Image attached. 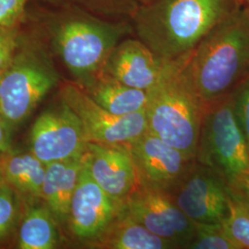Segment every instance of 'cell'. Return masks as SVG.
<instances>
[{
  "instance_id": "1",
  "label": "cell",
  "mask_w": 249,
  "mask_h": 249,
  "mask_svg": "<svg viewBox=\"0 0 249 249\" xmlns=\"http://www.w3.org/2000/svg\"><path fill=\"white\" fill-rule=\"evenodd\" d=\"M29 3L24 23L82 88L102 73L116 45L133 36L131 19H109L73 7Z\"/></svg>"
},
{
  "instance_id": "2",
  "label": "cell",
  "mask_w": 249,
  "mask_h": 249,
  "mask_svg": "<svg viewBox=\"0 0 249 249\" xmlns=\"http://www.w3.org/2000/svg\"><path fill=\"white\" fill-rule=\"evenodd\" d=\"M182 71L205 107L230 95L249 76V9L238 6L181 58Z\"/></svg>"
},
{
  "instance_id": "3",
  "label": "cell",
  "mask_w": 249,
  "mask_h": 249,
  "mask_svg": "<svg viewBox=\"0 0 249 249\" xmlns=\"http://www.w3.org/2000/svg\"><path fill=\"white\" fill-rule=\"evenodd\" d=\"M238 6L235 0H152L131 18L133 36L163 61H176Z\"/></svg>"
},
{
  "instance_id": "4",
  "label": "cell",
  "mask_w": 249,
  "mask_h": 249,
  "mask_svg": "<svg viewBox=\"0 0 249 249\" xmlns=\"http://www.w3.org/2000/svg\"><path fill=\"white\" fill-rule=\"evenodd\" d=\"M205 108L183 74L181 58L167 62L157 84L148 90V131L194 160Z\"/></svg>"
},
{
  "instance_id": "5",
  "label": "cell",
  "mask_w": 249,
  "mask_h": 249,
  "mask_svg": "<svg viewBox=\"0 0 249 249\" xmlns=\"http://www.w3.org/2000/svg\"><path fill=\"white\" fill-rule=\"evenodd\" d=\"M59 84L51 53L23 22L14 56L0 77V112L15 127Z\"/></svg>"
},
{
  "instance_id": "6",
  "label": "cell",
  "mask_w": 249,
  "mask_h": 249,
  "mask_svg": "<svg viewBox=\"0 0 249 249\" xmlns=\"http://www.w3.org/2000/svg\"><path fill=\"white\" fill-rule=\"evenodd\" d=\"M195 160L230 186L249 176V149L234 114L231 95L205 108Z\"/></svg>"
},
{
  "instance_id": "7",
  "label": "cell",
  "mask_w": 249,
  "mask_h": 249,
  "mask_svg": "<svg viewBox=\"0 0 249 249\" xmlns=\"http://www.w3.org/2000/svg\"><path fill=\"white\" fill-rule=\"evenodd\" d=\"M59 96L79 116L88 142L127 145L148 130L145 110L125 116L112 114L74 81L63 82Z\"/></svg>"
},
{
  "instance_id": "8",
  "label": "cell",
  "mask_w": 249,
  "mask_h": 249,
  "mask_svg": "<svg viewBox=\"0 0 249 249\" xmlns=\"http://www.w3.org/2000/svg\"><path fill=\"white\" fill-rule=\"evenodd\" d=\"M123 203L136 221L177 249H187L194 237L195 223L178 208L168 192L136 181Z\"/></svg>"
},
{
  "instance_id": "9",
  "label": "cell",
  "mask_w": 249,
  "mask_h": 249,
  "mask_svg": "<svg viewBox=\"0 0 249 249\" xmlns=\"http://www.w3.org/2000/svg\"><path fill=\"white\" fill-rule=\"evenodd\" d=\"M32 151L47 164L81 157L88 141L77 114L63 99L37 117L30 134Z\"/></svg>"
},
{
  "instance_id": "10",
  "label": "cell",
  "mask_w": 249,
  "mask_h": 249,
  "mask_svg": "<svg viewBox=\"0 0 249 249\" xmlns=\"http://www.w3.org/2000/svg\"><path fill=\"white\" fill-rule=\"evenodd\" d=\"M169 194L178 208L195 223H221L228 213L226 183L214 171L195 160Z\"/></svg>"
},
{
  "instance_id": "11",
  "label": "cell",
  "mask_w": 249,
  "mask_h": 249,
  "mask_svg": "<svg viewBox=\"0 0 249 249\" xmlns=\"http://www.w3.org/2000/svg\"><path fill=\"white\" fill-rule=\"evenodd\" d=\"M122 204L123 201L112 198L91 178L83 154V163L67 223L72 236L89 247L107 230Z\"/></svg>"
},
{
  "instance_id": "12",
  "label": "cell",
  "mask_w": 249,
  "mask_h": 249,
  "mask_svg": "<svg viewBox=\"0 0 249 249\" xmlns=\"http://www.w3.org/2000/svg\"><path fill=\"white\" fill-rule=\"evenodd\" d=\"M126 146L133 160L136 181L168 193L193 162L182 151L148 130Z\"/></svg>"
},
{
  "instance_id": "13",
  "label": "cell",
  "mask_w": 249,
  "mask_h": 249,
  "mask_svg": "<svg viewBox=\"0 0 249 249\" xmlns=\"http://www.w3.org/2000/svg\"><path fill=\"white\" fill-rule=\"evenodd\" d=\"M166 63L139 38L130 36L113 49L102 73L127 86L148 91L160 80Z\"/></svg>"
},
{
  "instance_id": "14",
  "label": "cell",
  "mask_w": 249,
  "mask_h": 249,
  "mask_svg": "<svg viewBox=\"0 0 249 249\" xmlns=\"http://www.w3.org/2000/svg\"><path fill=\"white\" fill-rule=\"evenodd\" d=\"M84 159L99 187L116 201H124L136 183L135 166L127 146L88 142Z\"/></svg>"
},
{
  "instance_id": "15",
  "label": "cell",
  "mask_w": 249,
  "mask_h": 249,
  "mask_svg": "<svg viewBox=\"0 0 249 249\" xmlns=\"http://www.w3.org/2000/svg\"><path fill=\"white\" fill-rule=\"evenodd\" d=\"M83 163L81 157L46 164L42 199L58 224H67L72 196Z\"/></svg>"
},
{
  "instance_id": "16",
  "label": "cell",
  "mask_w": 249,
  "mask_h": 249,
  "mask_svg": "<svg viewBox=\"0 0 249 249\" xmlns=\"http://www.w3.org/2000/svg\"><path fill=\"white\" fill-rule=\"evenodd\" d=\"M90 248L108 249H177L170 241L152 233L136 221L124 203L107 230Z\"/></svg>"
},
{
  "instance_id": "17",
  "label": "cell",
  "mask_w": 249,
  "mask_h": 249,
  "mask_svg": "<svg viewBox=\"0 0 249 249\" xmlns=\"http://www.w3.org/2000/svg\"><path fill=\"white\" fill-rule=\"evenodd\" d=\"M3 179L13 187L27 203L42 199L46 164L31 151L0 156Z\"/></svg>"
},
{
  "instance_id": "18",
  "label": "cell",
  "mask_w": 249,
  "mask_h": 249,
  "mask_svg": "<svg viewBox=\"0 0 249 249\" xmlns=\"http://www.w3.org/2000/svg\"><path fill=\"white\" fill-rule=\"evenodd\" d=\"M83 89L99 106L117 116L144 111L148 103V91L127 86L104 73Z\"/></svg>"
},
{
  "instance_id": "19",
  "label": "cell",
  "mask_w": 249,
  "mask_h": 249,
  "mask_svg": "<svg viewBox=\"0 0 249 249\" xmlns=\"http://www.w3.org/2000/svg\"><path fill=\"white\" fill-rule=\"evenodd\" d=\"M57 225L45 202L43 205L31 203L19 226L18 249H55L59 242Z\"/></svg>"
},
{
  "instance_id": "20",
  "label": "cell",
  "mask_w": 249,
  "mask_h": 249,
  "mask_svg": "<svg viewBox=\"0 0 249 249\" xmlns=\"http://www.w3.org/2000/svg\"><path fill=\"white\" fill-rule=\"evenodd\" d=\"M48 7H73L109 19H131L139 8L137 0H30Z\"/></svg>"
},
{
  "instance_id": "21",
  "label": "cell",
  "mask_w": 249,
  "mask_h": 249,
  "mask_svg": "<svg viewBox=\"0 0 249 249\" xmlns=\"http://www.w3.org/2000/svg\"><path fill=\"white\" fill-rule=\"evenodd\" d=\"M223 228L239 249H249V210L229 194L228 213Z\"/></svg>"
},
{
  "instance_id": "22",
  "label": "cell",
  "mask_w": 249,
  "mask_h": 249,
  "mask_svg": "<svg viewBox=\"0 0 249 249\" xmlns=\"http://www.w3.org/2000/svg\"><path fill=\"white\" fill-rule=\"evenodd\" d=\"M187 249H239V248L226 233L221 222L195 223V234Z\"/></svg>"
},
{
  "instance_id": "23",
  "label": "cell",
  "mask_w": 249,
  "mask_h": 249,
  "mask_svg": "<svg viewBox=\"0 0 249 249\" xmlns=\"http://www.w3.org/2000/svg\"><path fill=\"white\" fill-rule=\"evenodd\" d=\"M21 196L4 179L0 181V241L6 239L19 220Z\"/></svg>"
},
{
  "instance_id": "24",
  "label": "cell",
  "mask_w": 249,
  "mask_h": 249,
  "mask_svg": "<svg viewBox=\"0 0 249 249\" xmlns=\"http://www.w3.org/2000/svg\"><path fill=\"white\" fill-rule=\"evenodd\" d=\"M234 114L246 138L249 149V76L230 93Z\"/></svg>"
},
{
  "instance_id": "25",
  "label": "cell",
  "mask_w": 249,
  "mask_h": 249,
  "mask_svg": "<svg viewBox=\"0 0 249 249\" xmlns=\"http://www.w3.org/2000/svg\"><path fill=\"white\" fill-rule=\"evenodd\" d=\"M22 24L18 26L0 27V73L9 67L14 56Z\"/></svg>"
},
{
  "instance_id": "26",
  "label": "cell",
  "mask_w": 249,
  "mask_h": 249,
  "mask_svg": "<svg viewBox=\"0 0 249 249\" xmlns=\"http://www.w3.org/2000/svg\"><path fill=\"white\" fill-rule=\"evenodd\" d=\"M29 2L30 0H0V27L22 24Z\"/></svg>"
},
{
  "instance_id": "27",
  "label": "cell",
  "mask_w": 249,
  "mask_h": 249,
  "mask_svg": "<svg viewBox=\"0 0 249 249\" xmlns=\"http://www.w3.org/2000/svg\"><path fill=\"white\" fill-rule=\"evenodd\" d=\"M227 187L230 196L249 210V176L240 178Z\"/></svg>"
},
{
  "instance_id": "28",
  "label": "cell",
  "mask_w": 249,
  "mask_h": 249,
  "mask_svg": "<svg viewBox=\"0 0 249 249\" xmlns=\"http://www.w3.org/2000/svg\"><path fill=\"white\" fill-rule=\"evenodd\" d=\"M13 126L0 112V156L12 151Z\"/></svg>"
},
{
  "instance_id": "29",
  "label": "cell",
  "mask_w": 249,
  "mask_h": 249,
  "mask_svg": "<svg viewBox=\"0 0 249 249\" xmlns=\"http://www.w3.org/2000/svg\"><path fill=\"white\" fill-rule=\"evenodd\" d=\"M235 1L239 6H246L249 2V0H235Z\"/></svg>"
},
{
  "instance_id": "30",
  "label": "cell",
  "mask_w": 249,
  "mask_h": 249,
  "mask_svg": "<svg viewBox=\"0 0 249 249\" xmlns=\"http://www.w3.org/2000/svg\"><path fill=\"white\" fill-rule=\"evenodd\" d=\"M139 2L140 5H144V4H147V3H150L152 0H137Z\"/></svg>"
},
{
  "instance_id": "31",
  "label": "cell",
  "mask_w": 249,
  "mask_h": 249,
  "mask_svg": "<svg viewBox=\"0 0 249 249\" xmlns=\"http://www.w3.org/2000/svg\"><path fill=\"white\" fill-rule=\"evenodd\" d=\"M3 180V173H2V165H1V160H0V181Z\"/></svg>"
},
{
  "instance_id": "32",
  "label": "cell",
  "mask_w": 249,
  "mask_h": 249,
  "mask_svg": "<svg viewBox=\"0 0 249 249\" xmlns=\"http://www.w3.org/2000/svg\"><path fill=\"white\" fill-rule=\"evenodd\" d=\"M246 6H247V7H248V9H249V2L248 3V4H247V5H246Z\"/></svg>"
},
{
  "instance_id": "33",
  "label": "cell",
  "mask_w": 249,
  "mask_h": 249,
  "mask_svg": "<svg viewBox=\"0 0 249 249\" xmlns=\"http://www.w3.org/2000/svg\"><path fill=\"white\" fill-rule=\"evenodd\" d=\"M1 74H2V73H0V77H1Z\"/></svg>"
}]
</instances>
